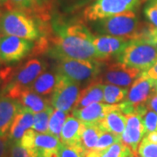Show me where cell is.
Instances as JSON below:
<instances>
[{
  "mask_svg": "<svg viewBox=\"0 0 157 157\" xmlns=\"http://www.w3.org/2000/svg\"><path fill=\"white\" fill-rule=\"evenodd\" d=\"M52 38L51 55L54 59L67 57L91 61L102 60L99 56L93 40L94 36L82 24H71L57 29Z\"/></svg>",
  "mask_w": 157,
  "mask_h": 157,
  "instance_id": "6da1fadb",
  "label": "cell"
},
{
  "mask_svg": "<svg viewBox=\"0 0 157 157\" xmlns=\"http://www.w3.org/2000/svg\"><path fill=\"white\" fill-rule=\"evenodd\" d=\"M0 32L3 36H15L33 41L40 37L39 25L29 12L8 10L0 17Z\"/></svg>",
  "mask_w": 157,
  "mask_h": 157,
  "instance_id": "7a4b0ae2",
  "label": "cell"
},
{
  "mask_svg": "<svg viewBox=\"0 0 157 157\" xmlns=\"http://www.w3.org/2000/svg\"><path fill=\"white\" fill-rule=\"evenodd\" d=\"M117 60L144 72L157 61V45L144 40H130Z\"/></svg>",
  "mask_w": 157,
  "mask_h": 157,
  "instance_id": "3957f363",
  "label": "cell"
},
{
  "mask_svg": "<svg viewBox=\"0 0 157 157\" xmlns=\"http://www.w3.org/2000/svg\"><path fill=\"white\" fill-rule=\"evenodd\" d=\"M98 26L100 31L106 35L124 38L128 40L137 39L140 30L138 17L133 10H128L100 20Z\"/></svg>",
  "mask_w": 157,
  "mask_h": 157,
  "instance_id": "277c9868",
  "label": "cell"
},
{
  "mask_svg": "<svg viewBox=\"0 0 157 157\" xmlns=\"http://www.w3.org/2000/svg\"><path fill=\"white\" fill-rule=\"evenodd\" d=\"M56 59L58 60L57 73L78 83L93 79L101 73V62L67 57H62Z\"/></svg>",
  "mask_w": 157,
  "mask_h": 157,
  "instance_id": "5b68a950",
  "label": "cell"
},
{
  "mask_svg": "<svg viewBox=\"0 0 157 157\" xmlns=\"http://www.w3.org/2000/svg\"><path fill=\"white\" fill-rule=\"evenodd\" d=\"M157 93V80L140 75L131 85L124 102L121 105V112L128 114L135 112L136 108L147 105V101Z\"/></svg>",
  "mask_w": 157,
  "mask_h": 157,
  "instance_id": "8992f818",
  "label": "cell"
},
{
  "mask_svg": "<svg viewBox=\"0 0 157 157\" xmlns=\"http://www.w3.org/2000/svg\"><path fill=\"white\" fill-rule=\"evenodd\" d=\"M79 93L78 82L59 74V81L52 94L51 104L55 109L69 113L73 111Z\"/></svg>",
  "mask_w": 157,
  "mask_h": 157,
  "instance_id": "52a82bcc",
  "label": "cell"
},
{
  "mask_svg": "<svg viewBox=\"0 0 157 157\" xmlns=\"http://www.w3.org/2000/svg\"><path fill=\"white\" fill-rule=\"evenodd\" d=\"M46 64L41 59H33L12 72L6 80L4 90L9 87H29L40 74L45 72Z\"/></svg>",
  "mask_w": 157,
  "mask_h": 157,
  "instance_id": "ba28073f",
  "label": "cell"
},
{
  "mask_svg": "<svg viewBox=\"0 0 157 157\" xmlns=\"http://www.w3.org/2000/svg\"><path fill=\"white\" fill-rule=\"evenodd\" d=\"M142 71L124 65L121 62H116L106 67L101 74V81L106 84H112L128 88L139 78Z\"/></svg>",
  "mask_w": 157,
  "mask_h": 157,
  "instance_id": "9c48e42d",
  "label": "cell"
},
{
  "mask_svg": "<svg viewBox=\"0 0 157 157\" xmlns=\"http://www.w3.org/2000/svg\"><path fill=\"white\" fill-rule=\"evenodd\" d=\"M33 49L30 40L15 36H3L0 38V59L6 63L19 61L27 56Z\"/></svg>",
  "mask_w": 157,
  "mask_h": 157,
  "instance_id": "30bf717a",
  "label": "cell"
},
{
  "mask_svg": "<svg viewBox=\"0 0 157 157\" xmlns=\"http://www.w3.org/2000/svg\"><path fill=\"white\" fill-rule=\"evenodd\" d=\"M130 10L125 0H96L85 9V20L100 21L115 14Z\"/></svg>",
  "mask_w": 157,
  "mask_h": 157,
  "instance_id": "8fae6325",
  "label": "cell"
},
{
  "mask_svg": "<svg viewBox=\"0 0 157 157\" xmlns=\"http://www.w3.org/2000/svg\"><path fill=\"white\" fill-rule=\"evenodd\" d=\"M6 94L17 101L24 109L33 113L41 112L51 106V101L43 98L29 87H9L5 89Z\"/></svg>",
  "mask_w": 157,
  "mask_h": 157,
  "instance_id": "7c38bea8",
  "label": "cell"
},
{
  "mask_svg": "<svg viewBox=\"0 0 157 157\" xmlns=\"http://www.w3.org/2000/svg\"><path fill=\"white\" fill-rule=\"evenodd\" d=\"M125 116L127 119V124L121 135V141L128 147L136 156L138 147L142 138L146 135L142 117L136 112L125 114Z\"/></svg>",
  "mask_w": 157,
  "mask_h": 157,
  "instance_id": "4fadbf2b",
  "label": "cell"
},
{
  "mask_svg": "<svg viewBox=\"0 0 157 157\" xmlns=\"http://www.w3.org/2000/svg\"><path fill=\"white\" fill-rule=\"evenodd\" d=\"M128 39L111 35L94 37L93 43L102 61L109 59L113 56L117 58L128 45Z\"/></svg>",
  "mask_w": 157,
  "mask_h": 157,
  "instance_id": "5bb4252c",
  "label": "cell"
},
{
  "mask_svg": "<svg viewBox=\"0 0 157 157\" xmlns=\"http://www.w3.org/2000/svg\"><path fill=\"white\" fill-rule=\"evenodd\" d=\"M114 110L121 111V105L97 102L79 109H73V114L80 120L85 125H91L99 123L108 113Z\"/></svg>",
  "mask_w": 157,
  "mask_h": 157,
  "instance_id": "9a60e30c",
  "label": "cell"
},
{
  "mask_svg": "<svg viewBox=\"0 0 157 157\" xmlns=\"http://www.w3.org/2000/svg\"><path fill=\"white\" fill-rule=\"evenodd\" d=\"M22 108L17 101L0 94V136H6L17 113Z\"/></svg>",
  "mask_w": 157,
  "mask_h": 157,
  "instance_id": "2e32d148",
  "label": "cell"
},
{
  "mask_svg": "<svg viewBox=\"0 0 157 157\" xmlns=\"http://www.w3.org/2000/svg\"><path fill=\"white\" fill-rule=\"evenodd\" d=\"M86 125L73 114H69L63 126L59 140L64 145L80 144V138Z\"/></svg>",
  "mask_w": 157,
  "mask_h": 157,
  "instance_id": "e0dca14e",
  "label": "cell"
},
{
  "mask_svg": "<svg viewBox=\"0 0 157 157\" xmlns=\"http://www.w3.org/2000/svg\"><path fill=\"white\" fill-rule=\"evenodd\" d=\"M33 122L34 113L21 108L17 113L8 133V137L11 141L18 142L25 131L33 128Z\"/></svg>",
  "mask_w": 157,
  "mask_h": 157,
  "instance_id": "ac0fdd59",
  "label": "cell"
},
{
  "mask_svg": "<svg viewBox=\"0 0 157 157\" xmlns=\"http://www.w3.org/2000/svg\"><path fill=\"white\" fill-rule=\"evenodd\" d=\"M104 84L101 82H93L85 89L81 90L73 109H79L91 104L103 101Z\"/></svg>",
  "mask_w": 157,
  "mask_h": 157,
  "instance_id": "d6986e66",
  "label": "cell"
},
{
  "mask_svg": "<svg viewBox=\"0 0 157 157\" xmlns=\"http://www.w3.org/2000/svg\"><path fill=\"white\" fill-rule=\"evenodd\" d=\"M59 74L57 72L43 73L34 80V82L29 86V88L41 96L52 94L59 81Z\"/></svg>",
  "mask_w": 157,
  "mask_h": 157,
  "instance_id": "ffe728a7",
  "label": "cell"
},
{
  "mask_svg": "<svg viewBox=\"0 0 157 157\" xmlns=\"http://www.w3.org/2000/svg\"><path fill=\"white\" fill-rule=\"evenodd\" d=\"M98 124L102 130L121 136L126 128L127 119L120 110H114L108 113Z\"/></svg>",
  "mask_w": 157,
  "mask_h": 157,
  "instance_id": "44dd1931",
  "label": "cell"
},
{
  "mask_svg": "<svg viewBox=\"0 0 157 157\" xmlns=\"http://www.w3.org/2000/svg\"><path fill=\"white\" fill-rule=\"evenodd\" d=\"M85 157H135V154L122 141H119L103 150H90Z\"/></svg>",
  "mask_w": 157,
  "mask_h": 157,
  "instance_id": "7402d4cb",
  "label": "cell"
},
{
  "mask_svg": "<svg viewBox=\"0 0 157 157\" xmlns=\"http://www.w3.org/2000/svg\"><path fill=\"white\" fill-rule=\"evenodd\" d=\"M102 131L103 130L98 123L86 125L80 138V145L84 147L86 151L88 152L94 149Z\"/></svg>",
  "mask_w": 157,
  "mask_h": 157,
  "instance_id": "603a6c76",
  "label": "cell"
},
{
  "mask_svg": "<svg viewBox=\"0 0 157 157\" xmlns=\"http://www.w3.org/2000/svg\"><path fill=\"white\" fill-rule=\"evenodd\" d=\"M128 90L121 88L112 84H104V98L103 101L107 104H115L125 101Z\"/></svg>",
  "mask_w": 157,
  "mask_h": 157,
  "instance_id": "cb8c5ba5",
  "label": "cell"
},
{
  "mask_svg": "<svg viewBox=\"0 0 157 157\" xmlns=\"http://www.w3.org/2000/svg\"><path fill=\"white\" fill-rule=\"evenodd\" d=\"M54 111L52 106H49L45 110L41 112L37 113L34 114V122L32 129L36 131L37 133L41 134H47L48 132V125L50 118Z\"/></svg>",
  "mask_w": 157,
  "mask_h": 157,
  "instance_id": "d4e9b609",
  "label": "cell"
},
{
  "mask_svg": "<svg viewBox=\"0 0 157 157\" xmlns=\"http://www.w3.org/2000/svg\"><path fill=\"white\" fill-rule=\"evenodd\" d=\"M68 115H69V113L64 112L59 109H54L50 118L49 125H48V132L51 135H54L58 138L60 137L61 130Z\"/></svg>",
  "mask_w": 157,
  "mask_h": 157,
  "instance_id": "484cf974",
  "label": "cell"
},
{
  "mask_svg": "<svg viewBox=\"0 0 157 157\" xmlns=\"http://www.w3.org/2000/svg\"><path fill=\"white\" fill-rule=\"evenodd\" d=\"M41 1L42 0H8L6 5L8 10H21L29 12V11L39 10Z\"/></svg>",
  "mask_w": 157,
  "mask_h": 157,
  "instance_id": "4316f807",
  "label": "cell"
},
{
  "mask_svg": "<svg viewBox=\"0 0 157 157\" xmlns=\"http://www.w3.org/2000/svg\"><path fill=\"white\" fill-rule=\"evenodd\" d=\"M86 151L80 144L76 145H64L59 149V157H85Z\"/></svg>",
  "mask_w": 157,
  "mask_h": 157,
  "instance_id": "83f0119b",
  "label": "cell"
},
{
  "mask_svg": "<svg viewBox=\"0 0 157 157\" xmlns=\"http://www.w3.org/2000/svg\"><path fill=\"white\" fill-rule=\"evenodd\" d=\"M119 141H121V136H119V135H114L113 133L103 130L94 149L95 150H103Z\"/></svg>",
  "mask_w": 157,
  "mask_h": 157,
  "instance_id": "f1b7e54d",
  "label": "cell"
},
{
  "mask_svg": "<svg viewBox=\"0 0 157 157\" xmlns=\"http://www.w3.org/2000/svg\"><path fill=\"white\" fill-rule=\"evenodd\" d=\"M136 156L157 157V142L147 141L142 138L138 147Z\"/></svg>",
  "mask_w": 157,
  "mask_h": 157,
  "instance_id": "f546056e",
  "label": "cell"
},
{
  "mask_svg": "<svg viewBox=\"0 0 157 157\" xmlns=\"http://www.w3.org/2000/svg\"><path fill=\"white\" fill-rule=\"evenodd\" d=\"M141 117H142L146 134L157 131V113L147 107L146 112L142 114Z\"/></svg>",
  "mask_w": 157,
  "mask_h": 157,
  "instance_id": "4dcf8cb0",
  "label": "cell"
},
{
  "mask_svg": "<svg viewBox=\"0 0 157 157\" xmlns=\"http://www.w3.org/2000/svg\"><path fill=\"white\" fill-rule=\"evenodd\" d=\"M9 157H37V153L35 150L24 147L19 142L11 141Z\"/></svg>",
  "mask_w": 157,
  "mask_h": 157,
  "instance_id": "1f68e13d",
  "label": "cell"
},
{
  "mask_svg": "<svg viewBox=\"0 0 157 157\" xmlns=\"http://www.w3.org/2000/svg\"><path fill=\"white\" fill-rule=\"evenodd\" d=\"M138 40H144L148 43L157 45V28L152 25L141 27L138 36Z\"/></svg>",
  "mask_w": 157,
  "mask_h": 157,
  "instance_id": "d6a6232c",
  "label": "cell"
},
{
  "mask_svg": "<svg viewBox=\"0 0 157 157\" xmlns=\"http://www.w3.org/2000/svg\"><path fill=\"white\" fill-rule=\"evenodd\" d=\"M144 15L153 26L157 28V0H149L144 8Z\"/></svg>",
  "mask_w": 157,
  "mask_h": 157,
  "instance_id": "836d02e7",
  "label": "cell"
},
{
  "mask_svg": "<svg viewBox=\"0 0 157 157\" xmlns=\"http://www.w3.org/2000/svg\"><path fill=\"white\" fill-rule=\"evenodd\" d=\"M11 142L8 135L0 136V157H9Z\"/></svg>",
  "mask_w": 157,
  "mask_h": 157,
  "instance_id": "e575fe53",
  "label": "cell"
},
{
  "mask_svg": "<svg viewBox=\"0 0 157 157\" xmlns=\"http://www.w3.org/2000/svg\"><path fill=\"white\" fill-rule=\"evenodd\" d=\"M142 75L146 76L147 78L157 80V61L151 67L148 68L147 70L144 71V72H142Z\"/></svg>",
  "mask_w": 157,
  "mask_h": 157,
  "instance_id": "d590c367",
  "label": "cell"
},
{
  "mask_svg": "<svg viewBox=\"0 0 157 157\" xmlns=\"http://www.w3.org/2000/svg\"><path fill=\"white\" fill-rule=\"evenodd\" d=\"M11 73H12V68L11 67H6L3 69H0V83L2 81H4L5 83L6 80L10 78Z\"/></svg>",
  "mask_w": 157,
  "mask_h": 157,
  "instance_id": "8d00e7d4",
  "label": "cell"
},
{
  "mask_svg": "<svg viewBox=\"0 0 157 157\" xmlns=\"http://www.w3.org/2000/svg\"><path fill=\"white\" fill-rule=\"evenodd\" d=\"M147 107L150 108L151 110L157 113V93L151 97V99L147 101Z\"/></svg>",
  "mask_w": 157,
  "mask_h": 157,
  "instance_id": "74e56055",
  "label": "cell"
},
{
  "mask_svg": "<svg viewBox=\"0 0 157 157\" xmlns=\"http://www.w3.org/2000/svg\"><path fill=\"white\" fill-rule=\"evenodd\" d=\"M125 1L128 4L129 9L130 10H133V11L135 10L137 6L140 5V0H125Z\"/></svg>",
  "mask_w": 157,
  "mask_h": 157,
  "instance_id": "f35d334b",
  "label": "cell"
},
{
  "mask_svg": "<svg viewBox=\"0 0 157 157\" xmlns=\"http://www.w3.org/2000/svg\"><path fill=\"white\" fill-rule=\"evenodd\" d=\"M8 0H0V5H3V4H6Z\"/></svg>",
  "mask_w": 157,
  "mask_h": 157,
  "instance_id": "ab89813d",
  "label": "cell"
},
{
  "mask_svg": "<svg viewBox=\"0 0 157 157\" xmlns=\"http://www.w3.org/2000/svg\"><path fill=\"white\" fill-rule=\"evenodd\" d=\"M0 17H1V14H0Z\"/></svg>",
  "mask_w": 157,
  "mask_h": 157,
  "instance_id": "60d3db41",
  "label": "cell"
},
{
  "mask_svg": "<svg viewBox=\"0 0 157 157\" xmlns=\"http://www.w3.org/2000/svg\"><path fill=\"white\" fill-rule=\"evenodd\" d=\"M0 64H1V62H0Z\"/></svg>",
  "mask_w": 157,
  "mask_h": 157,
  "instance_id": "b9f144b4",
  "label": "cell"
},
{
  "mask_svg": "<svg viewBox=\"0 0 157 157\" xmlns=\"http://www.w3.org/2000/svg\"><path fill=\"white\" fill-rule=\"evenodd\" d=\"M135 157H138V156H135Z\"/></svg>",
  "mask_w": 157,
  "mask_h": 157,
  "instance_id": "7bdbcfd3",
  "label": "cell"
}]
</instances>
